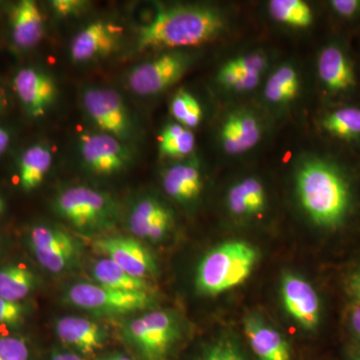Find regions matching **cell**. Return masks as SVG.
I'll list each match as a JSON object with an SVG mask.
<instances>
[{"label": "cell", "mask_w": 360, "mask_h": 360, "mask_svg": "<svg viewBox=\"0 0 360 360\" xmlns=\"http://www.w3.org/2000/svg\"><path fill=\"white\" fill-rule=\"evenodd\" d=\"M194 61L195 58L188 49L162 52L134 66L127 75V84L137 96H158L177 84Z\"/></svg>", "instance_id": "5b68a950"}, {"label": "cell", "mask_w": 360, "mask_h": 360, "mask_svg": "<svg viewBox=\"0 0 360 360\" xmlns=\"http://www.w3.org/2000/svg\"><path fill=\"white\" fill-rule=\"evenodd\" d=\"M264 123L257 111L236 108L227 111L217 129V141L224 155L240 156L250 153L262 142Z\"/></svg>", "instance_id": "8fae6325"}, {"label": "cell", "mask_w": 360, "mask_h": 360, "mask_svg": "<svg viewBox=\"0 0 360 360\" xmlns=\"http://www.w3.org/2000/svg\"><path fill=\"white\" fill-rule=\"evenodd\" d=\"M257 259V250L245 241L222 243L201 260L196 288L202 295H215L236 288L248 278Z\"/></svg>", "instance_id": "3957f363"}, {"label": "cell", "mask_w": 360, "mask_h": 360, "mask_svg": "<svg viewBox=\"0 0 360 360\" xmlns=\"http://www.w3.org/2000/svg\"><path fill=\"white\" fill-rule=\"evenodd\" d=\"M25 317V307L20 302H11L0 296V324L18 326Z\"/></svg>", "instance_id": "d6a6232c"}, {"label": "cell", "mask_w": 360, "mask_h": 360, "mask_svg": "<svg viewBox=\"0 0 360 360\" xmlns=\"http://www.w3.org/2000/svg\"><path fill=\"white\" fill-rule=\"evenodd\" d=\"M195 148V136L193 130L179 123L165 125L158 139L160 155L167 158H187Z\"/></svg>", "instance_id": "83f0119b"}, {"label": "cell", "mask_w": 360, "mask_h": 360, "mask_svg": "<svg viewBox=\"0 0 360 360\" xmlns=\"http://www.w3.org/2000/svg\"><path fill=\"white\" fill-rule=\"evenodd\" d=\"M30 348L23 338L0 336V360H28Z\"/></svg>", "instance_id": "1f68e13d"}, {"label": "cell", "mask_w": 360, "mask_h": 360, "mask_svg": "<svg viewBox=\"0 0 360 360\" xmlns=\"http://www.w3.org/2000/svg\"><path fill=\"white\" fill-rule=\"evenodd\" d=\"M267 11L272 20L293 30H307L314 22V9L303 0H270Z\"/></svg>", "instance_id": "4316f807"}, {"label": "cell", "mask_w": 360, "mask_h": 360, "mask_svg": "<svg viewBox=\"0 0 360 360\" xmlns=\"http://www.w3.org/2000/svg\"><path fill=\"white\" fill-rule=\"evenodd\" d=\"M123 335L144 359L162 360L179 338V328L174 314L153 310L127 322Z\"/></svg>", "instance_id": "52a82bcc"}, {"label": "cell", "mask_w": 360, "mask_h": 360, "mask_svg": "<svg viewBox=\"0 0 360 360\" xmlns=\"http://www.w3.org/2000/svg\"><path fill=\"white\" fill-rule=\"evenodd\" d=\"M281 296L288 314L302 328L312 330L319 321V296L311 285L296 274H286L281 281Z\"/></svg>", "instance_id": "2e32d148"}, {"label": "cell", "mask_w": 360, "mask_h": 360, "mask_svg": "<svg viewBox=\"0 0 360 360\" xmlns=\"http://www.w3.org/2000/svg\"><path fill=\"white\" fill-rule=\"evenodd\" d=\"M302 90V75L297 66L285 61L271 70L265 78L262 101L271 110L281 111L290 108Z\"/></svg>", "instance_id": "ac0fdd59"}, {"label": "cell", "mask_w": 360, "mask_h": 360, "mask_svg": "<svg viewBox=\"0 0 360 360\" xmlns=\"http://www.w3.org/2000/svg\"><path fill=\"white\" fill-rule=\"evenodd\" d=\"M354 360H360V357H356V359H354Z\"/></svg>", "instance_id": "ee69618b"}, {"label": "cell", "mask_w": 360, "mask_h": 360, "mask_svg": "<svg viewBox=\"0 0 360 360\" xmlns=\"http://www.w3.org/2000/svg\"><path fill=\"white\" fill-rule=\"evenodd\" d=\"M49 360H84L79 355L72 354V352H56L51 357Z\"/></svg>", "instance_id": "ab89813d"}, {"label": "cell", "mask_w": 360, "mask_h": 360, "mask_svg": "<svg viewBox=\"0 0 360 360\" xmlns=\"http://www.w3.org/2000/svg\"><path fill=\"white\" fill-rule=\"evenodd\" d=\"M120 39L118 26L110 21H94L71 40L70 58L75 63H86L106 58L117 49Z\"/></svg>", "instance_id": "5bb4252c"}, {"label": "cell", "mask_w": 360, "mask_h": 360, "mask_svg": "<svg viewBox=\"0 0 360 360\" xmlns=\"http://www.w3.org/2000/svg\"><path fill=\"white\" fill-rule=\"evenodd\" d=\"M266 205V191L257 177L248 176L238 180L227 191L226 206L234 217H258L264 212Z\"/></svg>", "instance_id": "7402d4cb"}, {"label": "cell", "mask_w": 360, "mask_h": 360, "mask_svg": "<svg viewBox=\"0 0 360 360\" xmlns=\"http://www.w3.org/2000/svg\"><path fill=\"white\" fill-rule=\"evenodd\" d=\"M350 324L355 335L360 338V300H354V305L350 309Z\"/></svg>", "instance_id": "8d00e7d4"}, {"label": "cell", "mask_w": 360, "mask_h": 360, "mask_svg": "<svg viewBox=\"0 0 360 360\" xmlns=\"http://www.w3.org/2000/svg\"><path fill=\"white\" fill-rule=\"evenodd\" d=\"M319 79L330 92H345L356 84L354 68L347 53L336 44H328L317 58Z\"/></svg>", "instance_id": "ffe728a7"}, {"label": "cell", "mask_w": 360, "mask_h": 360, "mask_svg": "<svg viewBox=\"0 0 360 360\" xmlns=\"http://www.w3.org/2000/svg\"><path fill=\"white\" fill-rule=\"evenodd\" d=\"M34 274L23 265H7L0 269V296L20 302L35 288Z\"/></svg>", "instance_id": "f1b7e54d"}, {"label": "cell", "mask_w": 360, "mask_h": 360, "mask_svg": "<svg viewBox=\"0 0 360 360\" xmlns=\"http://www.w3.org/2000/svg\"><path fill=\"white\" fill-rule=\"evenodd\" d=\"M245 335L259 360H290V349L281 335L262 319L250 316L245 321Z\"/></svg>", "instance_id": "cb8c5ba5"}, {"label": "cell", "mask_w": 360, "mask_h": 360, "mask_svg": "<svg viewBox=\"0 0 360 360\" xmlns=\"http://www.w3.org/2000/svg\"><path fill=\"white\" fill-rule=\"evenodd\" d=\"M79 150L85 167L98 175L120 174L132 161V153L127 144L103 132L82 135Z\"/></svg>", "instance_id": "7c38bea8"}, {"label": "cell", "mask_w": 360, "mask_h": 360, "mask_svg": "<svg viewBox=\"0 0 360 360\" xmlns=\"http://www.w3.org/2000/svg\"><path fill=\"white\" fill-rule=\"evenodd\" d=\"M295 189L302 210L315 224L335 227L345 219L349 187L338 167L317 155H304L295 169Z\"/></svg>", "instance_id": "7a4b0ae2"}, {"label": "cell", "mask_w": 360, "mask_h": 360, "mask_svg": "<svg viewBox=\"0 0 360 360\" xmlns=\"http://www.w3.org/2000/svg\"><path fill=\"white\" fill-rule=\"evenodd\" d=\"M54 210L63 219L79 229H97L115 221V202L108 194L87 186H72L61 191Z\"/></svg>", "instance_id": "8992f818"}, {"label": "cell", "mask_w": 360, "mask_h": 360, "mask_svg": "<svg viewBox=\"0 0 360 360\" xmlns=\"http://www.w3.org/2000/svg\"><path fill=\"white\" fill-rule=\"evenodd\" d=\"M349 290L354 300H360V269L354 272L349 281Z\"/></svg>", "instance_id": "74e56055"}, {"label": "cell", "mask_w": 360, "mask_h": 360, "mask_svg": "<svg viewBox=\"0 0 360 360\" xmlns=\"http://www.w3.org/2000/svg\"><path fill=\"white\" fill-rule=\"evenodd\" d=\"M162 186L172 200L191 203L200 198L203 189L200 162L194 158L179 161L163 172Z\"/></svg>", "instance_id": "d6986e66"}, {"label": "cell", "mask_w": 360, "mask_h": 360, "mask_svg": "<svg viewBox=\"0 0 360 360\" xmlns=\"http://www.w3.org/2000/svg\"><path fill=\"white\" fill-rule=\"evenodd\" d=\"M221 8L205 4H174L158 6L149 22L139 28V51H179L210 44L229 30Z\"/></svg>", "instance_id": "6da1fadb"}, {"label": "cell", "mask_w": 360, "mask_h": 360, "mask_svg": "<svg viewBox=\"0 0 360 360\" xmlns=\"http://www.w3.org/2000/svg\"><path fill=\"white\" fill-rule=\"evenodd\" d=\"M56 329L59 340L84 354L103 348L108 338L101 324L84 317H63L56 322Z\"/></svg>", "instance_id": "44dd1931"}, {"label": "cell", "mask_w": 360, "mask_h": 360, "mask_svg": "<svg viewBox=\"0 0 360 360\" xmlns=\"http://www.w3.org/2000/svg\"><path fill=\"white\" fill-rule=\"evenodd\" d=\"M170 113L175 122L193 130L202 122L203 110L200 101L186 89L179 90L170 101Z\"/></svg>", "instance_id": "4dcf8cb0"}, {"label": "cell", "mask_w": 360, "mask_h": 360, "mask_svg": "<svg viewBox=\"0 0 360 360\" xmlns=\"http://www.w3.org/2000/svg\"><path fill=\"white\" fill-rule=\"evenodd\" d=\"M89 6V2L84 0H52V11L60 18L78 15L84 13Z\"/></svg>", "instance_id": "836d02e7"}, {"label": "cell", "mask_w": 360, "mask_h": 360, "mask_svg": "<svg viewBox=\"0 0 360 360\" xmlns=\"http://www.w3.org/2000/svg\"><path fill=\"white\" fill-rule=\"evenodd\" d=\"M329 6L342 18H354L360 13V0H333Z\"/></svg>", "instance_id": "d590c367"}, {"label": "cell", "mask_w": 360, "mask_h": 360, "mask_svg": "<svg viewBox=\"0 0 360 360\" xmlns=\"http://www.w3.org/2000/svg\"><path fill=\"white\" fill-rule=\"evenodd\" d=\"M200 360H245L231 343L221 342L210 347Z\"/></svg>", "instance_id": "e575fe53"}, {"label": "cell", "mask_w": 360, "mask_h": 360, "mask_svg": "<svg viewBox=\"0 0 360 360\" xmlns=\"http://www.w3.org/2000/svg\"><path fill=\"white\" fill-rule=\"evenodd\" d=\"M9 142H11V135L6 129L0 127V155H2L8 148Z\"/></svg>", "instance_id": "f35d334b"}, {"label": "cell", "mask_w": 360, "mask_h": 360, "mask_svg": "<svg viewBox=\"0 0 360 360\" xmlns=\"http://www.w3.org/2000/svg\"><path fill=\"white\" fill-rule=\"evenodd\" d=\"M96 250L112 260L127 274L148 279L158 271L156 262L150 251L135 238L127 236H108L97 239Z\"/></svg>", "instance_id": "4fadbf2b"}, {"label": "cell", "mask_w": 360, "mask_h": 360, "mask_svg": "<svg viewBox=\"0 0 360 360\" xmlns=\"http://www.w3.org/2000/svg\"><path fill=\"white\" fill-rule=\"evenodd\" d=\"M322 129L338 139L352 141L360 137V108H338L323 116Z\"/></svg>", "instance_id": "f546056e"}, {"label": "cell", "mask_w": 360, "mask_h": 360, "mask_svg": "<svg viewBox=\"0 0 360 360\" xmlns=\"http://www.w3.org/2000/svg\"><path fill=\"white\" fill-rule=\"evenodd\" d=\"M65 300L96 314H129L150 309L155 303L153 292L115 290L96 283L73 284L66 291Z\"/></svg>", "instance_id": "277c9868"}, {"label": "cell", "mask_w": 360, "mask_h": 360, "mask_svg": "<svg viewBox=\"0 0 360 360\" xmlns=\"http://www.w3.org/2000/svg\"><path fill=\"white\" fill-rule=\"evenodd\" d=\"M101 360H132L129 357L125 356L122 354L111 355V356L105 357V359Z\"/></svg>", "instance_id": "60d3db41"}, {"label": "cell", "mask_w": 360, "mask_h": 360, "mask_svg": "<svg viewBox=\"0 0 360 360\" xmlns=\"http://www.w3.org/2000/svg\"><path fill=\"white\" fill-rule=\"evenodd\" d=\"M30 245L37 262L52 274L71 269L82 255V245L75 236L49 225L33 227Z\"/></svg>", "instance_id": "30bf717a"}, {"label": "cell", "mask_w": 360, "mask_h": 360, "mask_svg": "<svg viewBox=\"0 0 360 360\" xmlns=\"http://www.w3.org/2000/svg\"><path fill=\"white\" fill-rule=\"evenodd\" d=\"M11 37L20 49H32L44 34L41 11L33 0H20L11 11Z\"/></svg>", "instance_id": "603a6c76"}, {"label": "cell", "mask_w": 360, "mask_h": 360, "mask_svg": "<svg viewBox=\"0 0 360 360\" xmlns=\"http://www.w3.org/2000/svg\"><path fill=\"white\" fill-rule=\"evenodd\" d=\"M2 110V99H1V96H0V110Z\"/></svg>", "instance_id": "7bdbcfd3"}, {"label": "cell", "mask_w": 360, "mask_h": 360, "mask_svg": "<svg viewBox=\"0 0 360 360\" xmlns=\"http://www.w3.org/2000/svg\"><path fill=\"white\" fill-rule=\"evenodd\" d=\"M16 96L32 117L46 115L58 96V86L51 75L33 68H22L13 79Z\"/></svg>", "instance_id": "9a60e30c"}, {"label": "cell", "mask_w": 360, "mask_h": 360, "mask_svg": "<svg viewBox=\"0 0 360 360\" xmlns=\"http://www.w3.org/2000/svg\"><path fill=\"white\" fill-rule=\"evenodd\" d=\"M272 58L269 52H245L227 59L219 66L215 82L225 92L243 96L255 91L271 71Z\"/></svg>", "instance_id": "9c48e42d"}, {"label": "cell", "mask_w": 360, "mask_h": 360, "mask_svg": "<svg viewBox=\"0 0 360 360\" xmlns=\"http://www.w3.org/2000/svg\"><path fill=\"white\" fill-rule=\"evenodd\" d=\"M92 276L96 283L115 290L153 292L148 279L139 278L127 274L112 260L104 257L97 260L92 267Z\"/></svg>", "instance_id": "484cf974"}, {"label": "cell", "mask_w": 360, "mask_h": 360, "mask_svg": "<svg viewBox=\"0 0 360 360\" xmlns=\"http://www.w3.org/2000/svg\"><path fill=\"white\" fill-rule=\"evenodd\" d=\"M4 200H2L1 195H0V214L4 212Z\"/></svg>", "instance_id": "b9f144b4"}, {"label": "cell", "mask_w": 360, "mask_h": 360, "mask_svg": "<svg viewBox=\"0 0 360 360\" xmlns=\"http://www.w3.org/2000/svg\"><path fill=\"white\" fill-rule=\"evenodd\" d=\"M52 165V153L44 144H34L23 151L18 163L21 188L32 191L42 184Z\"/></svg>", "instance_id": "d4e9b609"}, {"label": "cell", "mask_w": 360, "mask_h": 360, "mask_svg": "<svg viewBox=\"0 0 360 360\" xmlns=\"http://www.w3.org/2000/svg\"><path fill=\"white\" fill-rule=\"evenodd\" d=\"M82 105L89 120L103 134L123 142L134 134V122L122 96L115 89L90 87L82 94Z\"/></svg>", "instance_id": "ba28073f"}, {"label": "cell", "mask_w": 360, "mask_h": 360, "mask_svg": "<svg viewBox=\"0 0 360 360\" xmlns=\"http://www.w3.org/2000/svg\"><path fill=\"white\" fill-rule=\"evenodd\" d=\"M172 225V210L155 198H141L130 212V231L141 238L160 240L169 232Z\"/></svg>", "instance_id": "e0dca14e"}]
</instances>
